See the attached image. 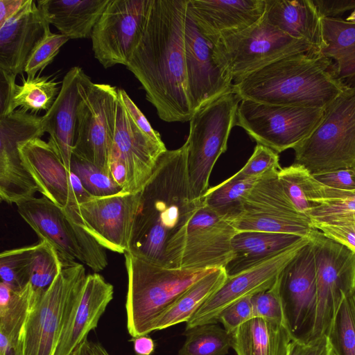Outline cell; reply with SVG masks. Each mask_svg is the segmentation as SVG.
<instances>
[{"mask_svg": "<svg viewBox=\"0 0 355 355\" xmlns=\"http://www.w3.org/2000/svg\"><path fill=\"white\" fill-rule=\"evenodd\" d=\"M187 151L186 142L165 151L137 193L125 252L156 265L180 268L188 225L203 203L192 195Z\"/></svg>", "mask_w": 355, "mask_h": 355, "instance_id": "cell-1", "label": "cell"}, {"mask_svg": "<svg viewBox=\"0 0 355 355\" xmlns=\"http://www.w3.org/2000/svg\"><path fill=\"white\" fill-rule=\"evenodd\" d=\"M188 0H152L141 39L126 68L166 122L189 121L184 30Z\"/></svg>", "mask_w": 355, "mask_h": 355, "instance_id": "cell-2", "label": "cell"}, {"mask_svg": "<svg viewBox=\"0 0 355 355\" xmlns=\"http://www.w3.org/2000/svg\"><path fill=\"white\" fill-rule=\"evenodd\" d=\"M346 87L331 60L315 51L280 59L233 82L241 100L311 107H325Z\"/></svg>", "mask_w": 355, "mask_h": 355, "instance_id": "cell-3", "label": "cell"}, {"mask_svg": "<svg viewBox=\"0 0 355 355\" xmlns=\"http://www.w3.org/2000/svg\"><path fill=\"white\" fill-rule=\"evenodd\" d=\"M127 329L132 338L154 331L157 320L190 287L216 268H171L124 253Z\"/></svg>", "mask_w": 355, "mask_h": 355, "instance_id": "cell-4", "label": "cell"}, {"mask_svg": "<svg viewBox=\"0 0 355 355\" xmlns=\"http://www.w3.org/2000/svg\"><path fill=\"white\" fill-rule=\"evenodd\" d=\"M62 261V266L50 286L40 297H31L19 335L17 355L54 354L87 277L82 263Z\"/></svg>", "mask_w": 355, "mask_h": 355, "instance_id": "cell-5", "label": "cell"}, {"mask_svg": "<svg viewBox=\"0 0 355 355\" xmlns=\"http://www.w3.org/2000/svg\"><path fill=\"white\" fill-rule=\"evenodd\" d=\"M293 150L294 163L311 175L355 166V87L325 107L319 125Z\"/></svg>", "mask_w": 355, "mask_h": 355, "instance_id": "cell-6", "label": "cell"}, {"mask_svg": "<svg viewBox=\"0 0 355 355\" xmlns=\"http://www.w3.org/2000/svg\"><path fill=\"white\" fill-rule=\"evenodd\" d=\"M241 98L234 89L195 112L189 120L187 173L193 198L200 200L209 189L214 166L227 148L231 130L236 125Z\"/></svg>", "mask_w": 355, "mask_h": 355, "instance_id": "cell-7", "label": "cell"}, {"mask_svg": "<svg viewBox=\"0 0 355 355\" xmlns=\"http://www.w3.org/2000/svg\"><path fill=\"white\" fill-rule=\"evenodd\" d=\"M311 51H315L275 27L264 14L245 30L213 44L214 61L233 82L280 59Z\"/></svg>", "mask_w": 355, "mask_h": 355, "instance_id": "cell-8", "label": "cell"}, {"mask_svg": "<svg viewBox=\"0 0 355 355\" xmlns=\"http://www.w3.org/2000/svg\"><path fill=\"white\" fill-rule=\"evenodd\" d=\"M16 205L20 216L40 240L53 246L62 260L77 259L96 272L106 268L108 261L105 248L75 220L67 209L44 196L33 197Z\"/></svg>", "mask_w": 355, "mask_h": 355, "instance_id": "cell-9", "label": "cell"}, {"mask_svg": "<svg viewBox=\"0 0 355 355\" xmlns=\"http://www.w3.org/2000/svg\"><path fill=\"white\" fill-rule=\"evenodd\" d=\"M79 92L72 153L110 174L109 157L115 130L119 89L109 84L94 83L84 72Z\"/></svg>", "mask_w": 355, "mask_h": 355, "instance_id": "cell-10", "label": "cell"}, {"mask_svg": "<svg viewBox=\"0 0 355 355\" xmlns=\"http://www.w3.org/2000/svg\"><path fill=\"white\" fill-rule=\"evenodd\" d=\"M325 107L270 105L241 100L236 125L257 144L278 154L294 148L309 137L320 123Z\"/></svg>", "mask_w": 355, "mask_h": 355, "instance_id": "cell-11", "label": "cell"}, {"mask_svg": "<svg viewBox=\"0 0 355 355\" xmlns=\"http://www.w3.org/2000/svg\"><path fill=\"white\" fill-rule=\"evenodd\" d=\"M278 171L261 177L244 197L238 216L228 220L239 231L291 234L309 237L311 219L293 205L278 180Z\"/></svg>", "mask_w": 355, "mask_h": 355, "instance_id": "cell-12", "label": "cell"}, {"mask_svg": "<svg viewBox=\"0 0 355 355\" xmlns=\"http://www.w3.org/2000/svg\"><path fill=\"white\" fill-rule=\"evenodd\" d=\"M309 238L315 255L318 300L314 339L328 334L343 298L355 293V252L317 229Z\"/></svg>", "mask_w": 355, "mask_h": 355, "instance_id": "cell-13", "label": "cell"}, {"mask_svg": "<svg viewBox=\"0 0 355 355\" xmlns=\"http://www.w3.org/2000/svg\"><path fill=\"white\" fill-rule=\"evenodd\" d=\"M152 0H110L91 39L95 58L105 69L126 67L145 28Z\"/></svg>", "mask_w": 355, "mask_h": 355, "instance_id": "cell-14", "label": "cell"}, {"mask_svg": "<svg viewBox=\"0 0 355 355\" xmlns=\"http://www.w3.org/2000/svg\"><path fill=\"white\" fill-rule=\"evenodd\" d=\"M277 281L284 325L292 340L309 341L318 304L315 260L311 240L283 269Z\"/></svg>", "mask_w": 355, "mask_h": 355, "instance_id": "cell-15", "label": "cell"}, {"mask_svg": "<svg viewBox=\"0 0 355 355\" xmlns=\"http://www.w3.org/2000/svg\"><path fill=\"white\" fill-rule=\"evenodd\" d=\"M42 116L21 108L0 117V198L17 204L34 197L37 187L22 164L18 146L45 133Z\"/></svg>", "mask_w": 355, "mask_h": 355, "instance_id": "cell-16", "label": "cell"}, {"mask_svg": "<svg viewBox=\"0 0 355 355\" xmlns=\"http://www.w3.org/2000/svg\"><path fill=\"white\" fill-rule=\"evenodd\" d=\"M18 149L22 164L34 180L38 191L54 204L67 209L93 198L80 179L67 170L49 141L35 138L20 142Z\"/></svg>", "mask_w": 355, "mask_h": 355, "instance_id": "cell-17", "label": "cell"}, {"mask_svg": "<svg viewBox=\"0 0 355 355\" xmlns=\"http://www.w3.org/2000/svg\"><path fill=\"white\" fill-rule=\"evenodd\" d=\"M305 237L284 251L234 277L214 293L187 322L185 331L193 327L217 323L218 315L241 299L270 288L286 265L309 243Z\"/></svg>", "mask_w": 355, "mask_h": 355, "instance_id": "cell-18", "label": "cell"}, {"mask_svg": "<svg viewBox=\"0 0 355 355\" xmlns=\"http://www.w3.org/2000/svg\"><path fill=\"white\" fill-rule=\"evenodd\" d=\"M137 193L93 197L67 208L102 247L124 254L128 249Z\"/></svg>", "mask_w": 355, "mask_h": 355, "instance_id": "cell-19", "label": "cell"}, {"mask_svg": "<svg viewBox=\"0 0 355 355\" xmlns=\"http://www.w3.org/2000/svg\"><path fill=\"white\" fill-rule=\"evenodd\" d=\"M237 232L202 203L188 225L180 268H225L233 257L232 240Z\"/></svg>", "mask_w": 355, "mask_h": 355, "instance_id": "cell-20", "label": "cell"}, {"mask_svg": "<svg viewBox=\"0 0 355 355\" xmlns=\"http://www.w3.org/2000/svg\"><path fill=\"white\" fill-rule=\"evenodd\" d=\"M184 51L188 95L193 114L232 90L233 80L214 61L213 44L200 33L188 11L185 21Z\"/></svg>", "mask_w": 355, "mask_h": 355, "instance_id": "cell-21", "label": "cell"}, {"mask_svg": "<svg viewBox=\"0 0 355 355\" xmlns=\"http://www.w3.org/2000/svg\"><path fill=\"white\" fill-rule=\"evenodd\" d=\"M167 149L135 124L121 99L118 101L115 130L110 151L124 162L128 172L126 193H139L152 176L160 156Z\"/></svg>", "mask_w": 355, "mask_h": 355, "instance_id": "cell-22", "label": "cell"}, {"mask_svg": "<svg viewBox=\"0 0 355 355\" xmlns=\"http://www.w3.org/2000/svg\"><path fill=\"white\" fill-rule=\"evenodd\" d=\"M49 25L37 1L26 0L0 26V70L21 74L34 49L51 33Z\"/></svg>", "mask_w": 355, "mask_h": 355, "instance_id": "cell-23", "label": "cell"}, {"mask_svg": "<svg viewBox=\"0 0 355 355\" xmlns=\"http://www.w3.org/2000/svg\"><path fill=\"white\" fill-rule=\"evenodd\" d=\"M266 0H188L200 33L212 44L220 37L240 32L264 14Z\"/></svg>", "mask_w": 355, "mask_h": 355, "instance_id": "cell-24", "label": "cell"}, {"mask_svg": "<svg viewBox=\"0 0 355 355\" xmlns=\"http://www.w3.org/2000/svg\"><path fill=\"white\" fill-rule=\"evenodd\" d=\"M114 287L97 272L87 275L82 293L62 329L53 355H71L95 329L109 303Z\"/></svg>", "mask_w": 355, "mask_h": 355, "instance_id": "cell-25", "label": "cell"}, {"mask_svg": "<svg viewBox=\"0 0 355 355\" xmlns=\"http://www.w3.org/2000/svg\"><path fill=\"white\" fill-rule=\"evenodd\" d=\"M83 73L79 67H73L67 72L57 98L42 120L44 132L50 135L49 142L55 148L70 172L77 110L80 100L79 84Z\"/></svg>", "mask_w": 355, "mask_h": 355, "instance_id": "cell-26", "label": "cell"}, {"mask_svg": "<svg viewBox=\"0 0 355 355\" xmlns=\"http://www.w3.org/2000/svg\"><path fill=\"white\" fill-rule=\"evenodd\" d=\"M264 15L275 27L315 51L325 48L323 18L313 0H266Z\"/></svg>", "mask_w": 355, "mask_h": 355, "instance_id": "cell-27", "label": "cell"}, {"mask_svg": "<svg viewBox=\"0 0 355 355\" xmlns=\"http://www.w3.org/2000/svg\"><path fill=\"white\" fill-rule=\"evenodd\" d=\"M304 238L284 233L238 232L232 240L233 257L225 267L227 277H234L275 257Z\"/></svg>", "mask_w": 355, "mask_h": 355, "instance_id": "cell-28", "label": "cell"}, {"mask_svg": "<svg viewBox=\"0 0 355 355\" xmlns=\"http://www.w3.org/2000/svg\"><path fill=\"white\" fill-rule=\"evenodd\" d=\"M110 0H38L46 19L69 39L91 37Z\"/></svg>", "mask_w": 355, "mask_h": 355, "instance_id": "cell-29", "label": "cell"}, {"mask_svg": "<svg viewBox=\"0 0 355 355\" xmlns=\"http://www.w3.org/2000/svg\"><path fill=\"white\" fill-rule=\"evenodd\" d=\"M231 336L236 355H287L292 341L283 324L257 317L241 324Z\"/></svg>", "mask_w": 355, "mask_h": 355, "instance_id": "cell-30", "label": "cell"}, {"mask_svg": "<svg viewBox=\"0 0 355 355\" xmlns=\"http://www.w3.org/2000/svg\"><path fill=\"white\" fill-rule=\"evenodd\" d=\"M326 46L321 53L329 58L338 79L355 87V22L340 17L322 19Z\"/></svg>", "mask_w": 355, "mask_h": 355, "instance_id": "cell-31", "label": "cell"}, {"mask_svg": "<svg viewBox=\"0 0 355 355\" xmlns=\"http://www.w3.org/2000/svg\"><path fill=\"white\" fill-rule=\"evenodd\" d=\"M32 297L30 284L15 291L0 283V355H17L19 335Z\"/></svg>", "mask_w": 355, "mask_h": 355, "instance_id": "cell-32", "label": "cell"}, {"mask_svg": "<svg viewBox=\"0 0 355 355\" xmlns=\"http://www.w3.org/2000/svg\"><path fill=\"white\" fill-rule=\"evenodd\" d=\"M224 268H218L190 287L156 322L153 331L187 322L200 307L226 282Z\"/></svg>", "mask_w": 355, "mask_h": 355, "instance_id": "cell-33", "label": "cell"}, {"mask_svg": "<svg viewBox=\"0 0 355 355\" xmlns=\"http://www.w3.org/2000/svg\"><path fill=\"white\" fill-rule=\"evenodd\" d=\"M310 202L312 208L309 217L313 227L355 214V190L336 189L324 186L315 179Z\"/></svg>", "mask_w": 355, "mask_h": 355, "instance_id": "cell-34", "label": "cell"}, {"mask_svg": "<svg viewBox=\"0 0 355 355\" xmlns=\"http://www.w3.org/2000/svg\"><path fill=\"white\" fill-rule=\"evenodd\" d=\"M259 178L234 179L230 177L209 188L202 198L203 204L220 216L230 220L239 214L244 197Z\"/></svg>", "mask_w": 355, "mask_h": 355, "instance_id": "cell-35", "label": "cell"}, {"mask_svg": "<svg viewBox=\"0 0 355 355\" xmlns=\"http://www.w3.org/2000/svg\"><path fill=\"white\" fill-rule=\"evenodd\" d=\"M58 83L49 76L28 77L23 79L21 85L16 84L11 102L10 112L20 107L21 109L36 114L41 110L46 112L51 108L59 94Z\"/></svg>", "mask_w": 355, "mask_h": 355, "instance_id": "cell-36", "label": "cell"}, {"mask_svg": "<svg viewBox=\"0 0 355 355\" xmlns=\"http://www.w3.org/2000/svg\"><path fill=\"white\" fill-rule=\"evenodd\" d=\"M186 340L178 355H226L232 347V336L217 323L184 331Z\"/></svg>", "mask_w": 355, "mask_h": 355, "instance_id": "cell-37", "label": "cell"}, {"mask_svg": "<svg viewBox=\"0 0 355 355\" xmlns=\"http://www.w3.org/2000/svg\"><path fill=\"white\" fill-rule=\"evenodd\" d=\"M327 336L334 355H355V293L343 298Z\"/></svg>", "mask_w": 355, "mask_h": 355, "instance_id": "cell-38", "label": "cell"}, {"mask_svg": "<svg viewBox=\"0 0 355 355\" xmlns=\"http://www.w3.org/2000/svg\"><path fill=\"white\" fill-rule=\"evenodd\" d=\"M62 266L58 252L49 242L40 240L34 245L29 282L33 299L40 297L50 286Z\"/></svg>", "mask_w": 355, "mask_h": 355, "instance_id": "cell-39", "label": "cell"}, {"mask_svg": "<svg viewBox=\"0 0 355 355\" xmlns=\"http://www.w3.org/2000/svg\"><path fill=\"white\" fill-rule=\"evenodd\" d=\"M278 180L295 208L309 217L312 208L309 200L313 176L303 166L293 163L278 171Z\"/></svg>", "mask_w": 355, "mask_h": 355, "instance_id": "cell-40", "label": "cell"}, {"mask_svg": "<svg viewBox=\"0 0 355 355\" xmlns=\"http://www.w3.org/2000/svg\"><path fill=\"white\" fill-rule=\"evenodd\" d=\"M34 245L8 250L0 254L1 282L15 291L30 282Z\"/></svg>", "mask_w": 355, "mask_h": 355, "instance_id": "cell-41", "label": "cell"}, {"mask_svg": "<svg viewBox=\"0 0 355 355\" xmlns=\"http://www.w3.org/2000/svg\"><path fill=\"white\" fill-rule=\"evenodd\" d=\"M70 170L80 179L83 187L92 197H105L124 193L110 174L73 153Z\"/></svg>", "mask_w": 355, "mask_h": 355, "instance_id": "cell-42", "label": "cell"}, {"mask_svg": "<svg viewBox=\"0 0 355 355\" xmlns=\"http://www.w3.org/2000/svg\"><path fill=\"white\" fill-rule=\"evenodd\" d=\"M69 40L67 36L49 33L34 49L25 67L28 77H35L49 64L60 51V49Z\"/></svg>", "mask_w": 355, "mask_h": 355, "instance_id": "cell-43", "label": "cell"}, {"mask_svg": "<svg viewBox=\"0 0 355 355\" xmlns=\"http://www.w3.org/2000/svg\"><path fill=\"white\" fill-rule=\"evenodd\" d=\"M281 168L279 154L268 147L257 144L244 166L232 178H259L269 172L278 171Z\"/></svg>", "mask_w": 355, "mask_h": 355, "instance_id": "cell-44", "label": "cell"}, {"mask_svg": "<svg viewBox=\"0 0 355 355\" xmlns=\"http://www.w3.org/2000/svg\"><path fill=\"white\" fill-rule=\"evenodd\" d=\"M277 279L270 288L257 293L251 297L253 316L254 318L270 320L284 325Z\"/></svg>", "mask_w": 355, "mask_h": 355, "instance_id": "cell-45", "label": "cell"}, {"mask_svg": "<svg viewBox=\"0 0 355 355\" xmlns=\"http://www.w3.org/2000/svg\"><path fill=\"white\" fill-rule=\"evenodd\" d=\"M251 297L248 296L225 309L218 316L217 322L230 334L253 316Z\"/></svg>", "mask_w": 355, "mask_h": 355, "instance_id": "cell-46", "label": "cell"}, {"mask_svg": "<svg viewBox=\"0 0 355 355\" xmlns=\"http://www.w3.org/2000/svg\"><path fill=\"white\" fill-rule=\"evenodd\" d=\"M315 228L355 252V221L334 222L318 225Z\"/></svg>", "mask_w": 355, "mask_h": 355, "instance_id": "cell-47", "label": "cell"}, {"mask_svg": "<svg viewBox=\"0 0 355 355\" xmlns=\"http://www.w3.org/2000/svg\"><path fill=\"white\" fill-rule=\"evenodd\" d=\"M312 175L324 186L344 191L355 190V166Z\"/></svg>", "mask_w": 355, "mask_h": 355, "instance_id": "cell-48", "label": "cell"}, {"mask_svg": "<svg viewBox=\"0 0 355 355\" xmlns=\"http://www.w3.org/2000/svg\"><path fill=\"white\" fill-rule=\"evenodd\" d=\"M287 355H334L327 335L308 342L292 340Z\"/></svg>", "mask_w": 355, "mask_h": 355, "instance_id": "cell-49", "label": "cell"}, {"mask_svg": "<svg viewBox=\"0 0 355 355\" xmlns=\"http://www.w3.org/2000/svg\"><path fill=\"white\" fill-rule=\"evenodd\" d=\"M119 94L130 116L139 130L152 139L158 142H162L159 133L152 128L146 116L126 92L123 89H119Z\"/></svg>", "mask_w": 355, "mask_h": 355, "instance_id": "cell-50", "label": "cell"}, {"mask_svg": "<svg viewBox=\"0 0 355 355\" xmlns=\"http://www.w3.org/2000/svg\"><path fill=\"white\" fill-rule=\"evenodd\" d=\"M322 18L336 17L348 10H355V0H313Z\"/></svg>", "mask_w": 355, "mask_h": 355, "instance_id": "cell-51", "label": "cell"}, {"mask_svg": "<svg viewBox=\"0 0 355 355\" xmlns=\"http://www.w3.org/2000/svg\"><path fill=\"white\" fill-rule=\"evenodd\" d=\"M16 76L0 70V117L10 114V109L14 94Z\"/></svg>", "mask_w": 355, "mask_h": 355, "instance_id": "cell-52", "label": "cell"}, {"mask_svg": "<svg viewBox=\"0 0 355 355\" xmlns=\"http://www.w3.org/2000/svg\"><path fill=\"white\" fill-rule=\"evenodd\" d=\"M26 0H0V26L12 17Z\"/></svg>", "mask_w": 355, "mask_h": 355, "instance_id": "cell-53", "label": "cell"}, {"mask_svg": "<svg viewBox=\"0 0 355 355\" xmlns=\"http://www.w3.org/2000/svg\"><path fill=\"white\" fill-rule=\"evenodd\" d=\"M133 347L137 355H150L155 350L153 340L147 335L133 338Z\"/></svg>", "mask_w": 355, "mask_h": 355, "instance_id": "cell-54", "label": "cell"}, {"mask_svg": "<svg viewBox=\"0 0 355 355\" xmlns=\"http://www.w3.org/2000/svg\"><path fill=\"white\" fill-rule=\"evenodd\" d=\"M71 355H95L92 341L86 339L75 349Z\"/></svg>", "mask_w": 355, "mask_h": 355, "instance_id": "cell-55", "label": "cell"}, {"mask_svg": "<svg viewBox=\"0 0 355 355\" xmlns=\"http://www.w3.org/2000/svg\"><path fill=\"white\" fill-rule=\"evenodd\" d=\"M92 345L95 355H110L101 343L92 342Z\"/></svg>", "mask_w": 355, "mask_h": 355, "instance_id": "cell-56", "label": "cell"}, {"mask_svg": "<svg viewBox=\"0 0 355 355\" xmlns=\"http://www.w3.org/2000/svg\"><path fill=\"white\" fill-rule=\"evenodd\" d=\"M348 21L355 22V10L345 19Z\"/></svg>", "mask_w": 355, "mask_h": 355, "instance_id": "cell-57", "label": "cell"}]
</instances>
